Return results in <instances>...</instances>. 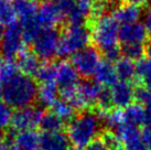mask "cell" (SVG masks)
<instances>
[{"mask_svg": "<svg viewBox=\"0 0 151 150\" xmlns=\"http://www.w3.org/2000/svg\"><path fill=\"white\" fill-rule=\"evenodd\" d=\"M101 1H104V2H106V1H108V0H101Z\"/></svg>", "mask_w": 151, "mask_h": 150, "instance_id": "cell-44", "label": "cell"}, {"mask_svg": "<svg viewBox=\"0 0 151 150\" xmlns=\"http://www.w3.org/2000/svg\"><path fill=\"white\" fill-rule=\"evenodd\" d=\"M61 35L55 28H41L34 38L33 52L38 58L50 60L59 53Z\"/></svg>", "mask_w": 151, "mask_h": 150, "instance_id": "cell-6", "label": "cell"}, {"mask_svg": "<svg viewBox=\"0 0 151 150\" xmlns=\"http://www.w3.org/2000/svg\"><path fill=\"white\" fill-rule=\"evenodd\" d=\"M24 42L20 25L13 23L12 25L7 27L2 32L0 49L6 58H12L17 54L19 55L23 51Z\"/></svg>", "mask_w": 151, "mask_h": 150, "instance_id": "cell-8", "label": "cell"}, {"mask_svg": "<svg viewBox=\"0 0 151 150\" xmlns=\"http://www.w3.org/2000/svg\"><path fill=\"white\" fill-rule=\"evenodd\" d=\"M4 85V100L10 107H29L38 95L37 84L30 76L19 73Z\"/></svg>", "mask_w": 151, "mask_h": 150, "instance_id": "cell-1", "label": "cell"}, {"mask_svg": "<svg viewBox=\"0 0 151 150\" xmlns=\"http://www.w3.org/2000/svg\"><path fill=\"white\" fill-rule=\"evenodd\" d=\"M42 83H55V64L44 62L40 65L38 73L35 75Z\"/></svg>", "mask_w": 151, "mask_h": 150, "instance_id": "cell-29", "label": "cell"}, {"mask_svg": "<svg viewBox=\"0 0 151 150\" xmlns=\"http://www.w3.org/2000/svg\"><path fill=\"white\" fill-rule=\"evenodd\" d=\"M4 98V85L0 82V100Z\"/></svg>", "mask_w": 151, "mask_h": 150, "instance_id": "cell-41", "label": "cell"}, {"mask_svg": "<svg viewBox=\"0 0 151 150\" xmlns=\"http://www.w3.org/2000/svg\"><path fill=\"white\" fill-rule=\"evenodd\" d=\"M101 116L92 112H85L72 119L67 129L71 144L78 149L87 147L96 139L101 130Z\"/></svg>", "mask_w": 151, "mask_h": 150, "instance_id": "cell-2", "label": "cell"}, {"mask_svg": "<svg viewBox=\"0 0 151 150\" xmlns=\"http://www.w3.org/2000/svg\"><path fill=\"white\" fill-rule=\"evenodd\" d=\"M1 39H2V31L0 30V43H1Z\"/></svg>", "mask_w": 151, "mask_h": 150, "instance_id": "cell-43", "label": "cell"}, {"mask_svg": "<svg viewBox=\"0 0 151 150\" xmlns=\"http://www.w3.org/2000/svg\"><path fill=\"white\" fill-rule=\"evenodd\" d=\"M113 17L117 20L118 23L125 25L138 22L139 18L141 17V10L137 6L125 4L115 9Z\"/></svg>", "mask_w": 151, "mask_h": 150, "instance_id": "cell-17", "label": "cell"}, {"mask_svg": "<svg viewBox=\"0 0 151 150\" xmlns=\"http://www.w3.org/2000/svg\"><path fill=\"white\" fill-rule=\"evenodd\" d=\"M70 138L61 130L53 133H44L41 136L42 150H70Z\"/></svg>", "mask_w": 151, "mask_h": 150, "instance_id": "cell-15", "label": "cell"}, {"mask_svg": "<svg viewBox=\"0 0 151 150\" xmlns=\"http://www.w3.org/2000/svg\"><path fill=\"white\" fill-rule=\"evenodd\" d=\"M136 67H137V64H134L132 60L126 56L119 58L115 63L116 73L120 81L130 82L136 76Z\"/></svg>", "mask_w": 151, "mask_h": 150, "instance_id": "cell-22", "label": "cell"}, {"mask_svg": "<svg viewBox=\"0 0 151 150\" xmlns=\"http://www.w3.org/2000/svg\"><path fill=\"white\" fill-rule=\"evenodd\" d=\"M136 98L138 100L139 104H141L145 108L151 107V88L140 87L136 91Z\"/></svg>", "mask_w": 151, "mask_h": 150, "instance_id": "cell-33", "label": "cell"}, {"mask_svg": "<svg viewBox=\"0 0 151 150\" xmlns=\"http://www.w3.org/2000/svg\"><path fill=\"white\" fill-rule=\"evenodd\" d=\"M65 19L56 1L45 0L39 6L37 21L41 28H54Z\"/></svg>", "mask_w": 151, "mask_h": 150, "instance_id": "cell-10", "label": "cell"}, {"mask_svg": "<svg viewBox=\"0 0 151 150\" xmlns=\"http://www.w3.org/2000/svg\"><path fill=\"white\" fill-rule=\"evenodd\" d=\"M94 7V0H75V9L68 17L71 25H83V21L93 14Z\"/></svg>", "mask_w": 151, "mask_h": 150, "instance_id": "cell-19", "label": "cell"}, {"mask_svg": "<svg viewBox=\"0 0 151 150\" xmlns=\"http://www.w3.org/2000/svg\"><path fill=\"white\" fill-rule=\"evenodd\" d=\"M16 146L20 150H39L41 148V136L32 129L21 131L16 137Z\"/></svg>", "mask_w": 151, "mask_h": 150, "instance_id": "cell-20", "label": "cell"}, {"mask_svg": "<svg viewBox=\"0 0 151 150\" xmlns=\"http://www.w3.org/2000/svg\"><path fill=\"white\" fill-rule=\"evenodd\" d=\"M4 150H20V149L14 145V146H9V147H7V148H4Z\"/></svg>", "mask_w": 151, "mask_h": 150, "instance_id": "cell-42", "label": "cell"}, {"mask_svg": "<svg viewBox=\"0 0 151 150\" xmlns=\"http://www.w3.org/2000/svg\"><path fill=\"white\" fill-rule=\"evenodd\" d=\"M127 4H132V6H137V7H140L147 2L148 0H124Z\"/></svg>", "mask_w": 151, "mask_h": 150, "instance_id": "cell-38", "label": "cell"}, {"mask_svg": "<svg viewBox=\"0 0 151 150\" xmlns=\"http://www.w3.org/2000/svg\"><path fill=\"white\" fill-rule=\"evenodd\" d=\"M101 63V53L93 46H86L85 49L72 55V65L75 67L78 75L84 77L94 76Z\"/></svg>", "mask_w": 151, "mask_h": 150, "instance_id": "cell-7", "label": "cell"}, {"mask_svg": "<svg viewBox=\"0 0 151 150\" xmlns=\"http://www.w3.org/2000/svg\"><path fill=\"white\" fill-rule=\"evenodd\" d=\"M91 41L89 30L83 25H70L61 35L58 55H74L85 49Z\"/></svg>", "mask_w": 151, "mask_h": 150, "instance_id": "cell-5", "label": "cell"}, {"mask_svg": "<svg viewBox=\"0 0 151 150\" xmlns=\"http://www.w3.org/2000/svg\"><path fill=\"white\" fill-rule=\"evenodd\" d=\"M40 65L41 63L39 62V58L34 54V52L23 50L19 54L18 66H19V70L24 75H28V76L37 75Z\"/></svg>", "mask_w": 151, "mask_h": 150, "instance_id": "cell-18", "label": "cell"}, {"mask_svg": "<svg viewBox=\"0 0 151 150\" xmlns=\"http://www.w3.org/2000/svg\"><path fill=\"white\" fill-rule=\"evenodd\" d=\"M136 76L140 81H142L145 86L151 88V62L149 60H140L137 63L136 67Z\"/></svg>", "mask_w": 151, "mask_h": 150, "instance_id": "cell-28", "label": "cell"}, {"mask_svg": "<svg viewBox=\"0 0 151 150\" xmlns=\"http://www.w3.org/2000/svg\"><path fill=\"white\" fill-rule=\"evenodd\" d=\"M148 38V32L143 23L136 22L131 25H125L120 27L119 41L122 46L126 45H143Z\"/></svg>", "mask_w": 151, "mask_h": 150, "instance_id": "cell-13", "label": "cell"}, {"mask_svg": "<svg viewBox=\"0 0 151 150\" xmlns=\"http://www.w3.org/2000/svg\"><path fill=\"white\" fill-rule=\"evenodd\" d=\"M122 145H124L125 150H149L148 146L143 140L142 135L131 138L126 142H124Z\"/></svg>", "mask_w": 151, "mask_h": 150, "instance_id": "cell-32", "label": "cell"}, {"mask_svg": "<svg viewBox=\"0 0 151 150\" xmlns=\"http://www.w3.org/2000/svg\"><path fill=\"white\" fill-rule=\"evenodd\" d=\"M40 126L42 127L44 133H53V131H60L63 127V120L59 118L54 112H44L42 120L40 123Z\"/></svg>", "mask_w": 151, "mask_h": 150, "instance_id": "cell-26", "label": "cell"}, {"mask_svg": "<svg viewBox=\"0 0 151 150\" xmlns=\"http://www.w3.org/2000/svg\"><path fill=\"white\" fill-rule=\"evenodd\" d=\"M17 13L12 0H0V27H9L16 23Z\"/></svg>", "mask_w": 151, "mask_h": 150, "instance_id": "cell-24", "label": "cell"}, {"mask_svg": "<svg viewBox=\"0 0 151 150\" xmlns=\"http://www.w3.org/2000/svg\"><path fill=\"white\" fill-rule=\"evenodd\" d=\"M64 17L68 18L75 9V0H56Z\"/></svg>", "mask_w": 151, "mask_h": 150, "instance_id": "cell-34", "label": "cell"}, {"mask_svg": "<svg viewBox=\"0 0 151 150\" xmlns=\"http://www.w3.org/2000/svg\"><path fill=\"white\" fill-rule=\"evenodd\" d=\"M119 31L120 27L117 20L109 14H103L96 18L93 25L92 37L96 46L105 54L111 50L119 49Z\"/></svg>", "mask_w": 151, "mask_h": 150, "instance_id": "cell-3", "label": "cell"}, {"mask_svg": "<svg viewBox=\"0 0 151 150\" xmlns=\"http://www.w3.org/2000/svg\"><path fill=\"white\" fill-rule=\"evenodd\" d=\"M20 73L18 63H16L11 58H4L0 60V82L4 84L9 79L14 77Z\"/></svg>", "mask_w": 151, "mask_h": 150, "instance_id": "cell-25", "label": "cell"}, {"mask_svg": "<svg viewBox=\"0 0 151 150\" xmlns=\"http://www.w3.org/2000/svg\"><path fill=\"white\" fill-rule=\"evenodd\" d=\"M143 25L147 30L148 34L151 35V6L146 10V12L143 14Z\"/></svg>", "mask_w": 151, "mask_h": 150, "instance_id": "cell-36", "label": "cell"}, {"mask_svg": "<svg viewBox=\"0 0 151 150\" xmlns=\"http://www.w3.org/2000/svg\"><path fill=\"white\" fill-rule=\"evenodd\" d=\"M4 133L0 131V150H4Z\"/></svg>", "mask_w": 151, "mask_h": 150, "instance_id": "cell-40", "label": "cell"}, {"mask_svg": "<svg viewBox=\"0 0 151 150\" xmlns=\"http://www.w3.org/2000/svg\"><path fill=\"white\" fill-rule=\"evenodd\" d=\"M52 107H53V112L63 121L70 120V119H72L74 117L75 108L66 100H58Z\"/></svg>", "mask_w": 151, "mask_h": 150, "instance_id": "cell-27", "label": "cell"}, {"mask_svg": "<svg viewBox=\"0 0 151 150\" xmlns=\"http://www.w3.org/2000/svg\"><path fill=\"white\" fill-rule=\"evenodd\" d=\"M12 4L17 13V17L20 19V25L38 22L37 13L39 6L37 0H12Z\"/></svg>", "mask_w": 151, "mask_h": 150, "instance_id": "cell-14", "label": "cell"}, {"mask_svg": "<svg viewBox=\"0 0 151 150\" xmlns=\"http://www.w3.org/2000/svg\"><path fill=\"white\" fill-rule=\"evenodd\" d=\"M94 79L97 83L101 86H109L111 87L114 84L118 82V76L116 73L115 64L109 61H101L98 69L94 74Z\"/></svg>", "mask_w": 151, "mask_h": 150, "instance_id": "cell-16", "label": "cell"}, {"mask_svg": "<svg viewBox=\"0 0 151 150\" xmlns=\"http://www.w3.org/2000/svg\"><path fill=\"white\" fill-rule=\"evenodd\" d=\"M146 54H147V60H149L151 62V44H149L146 49Z\"/></svg>", "mask_w": 151, "mask_h": 150, "instance_id": "cell-39", "label": "cell"}, {"mask_svg": "<svg viewBox=\"0 0 151 150\" xmlns=\"http://www.w3.org/2000/svg\"><path fill=\"white\" fill-rule=\"evenodd\" d=\"M84 150H109V147L103 139H95L87 147H85Z\"/></svg>", "mask_w": 151, "mask_h": 150, "instance_id": "cell-35", "label": "cell"}, {"mask_svg": "<svg viewBox=\"0 0 151 150\" xmlns=\"http://www.w3.org/2000/svg\"><path fill=\"white\" fill-rule=\"evenodd\" d=\"M13 112L11 107L7 104L0 103V129H4L11 124Z\"/></svg>", "mask_w": 151, "mask_h": 150, "instance_id": "cell-31", "label": "cell"}, {"mask_svg": "<svg viewBox=\"0 0 151 150\" xmlns=\"http://www.w3.org/2000/svg\"><path fill=\"white\" fill-rule=\"evenodd\" d=\"M124 120L127 124L139 127L145 125L146 119V108L141 104H131L125 109H122Z\"/></svg>", "mask_w": 151, "mask_h": 150, "instance_id": "cell-21", "label": "cell"}, {"mask_svg": "<svg viewBox=\"0 0 151 150\" xmlns=\"http://www.w3.org/2000/svg\"><path fill=\"white\" fill-rule=\"evenodd\" d=\"M55 83L60 86V91H65L78 85V73L72 63L60 61L55 64Z\"/></svg>", "mask_w": 151, "mask_h": 150, "instance_id": "cell-12", "label": "cell"}, {"mask_svg": "<svg viewBox=\"0 0 151 150\" xmlns=\"http://www.w3.org/2000/svg\"><path fill=\"white\" fill-rule=\"evenodd\" d=\"M113 106H116L118 109H125L132 104V100L136 97L132 84L126 81H118L109 89Z\"/></svg>", "mask_w": 151, "mask_h": 150, "instance_id": "cell-11", "label": "cell"}, {"mask_svg": "<svg viewBox=\"0 0 151 150\" xmlns=\"http://www.w3.org/2000/svg\"><path fill=\"white\" fill-rule=\"evenodd\" d=\"M37 97L40 104L43 106H53L58 100L56 83H42L38 88Z\"/></svg>", "mask_w": 151, "mask_h": 150, "instance_id": "cell-23", "label": "cell"}, {"mask_svg": "<svg viewBox=\"0 0 151 150\" xmlns=\"http://www.w3.org/2000/svg\"><path fill=\"white\" fill-rule=\"evenodd\" d=\"M141 135L149 150H151V126H145V129Z\"/></svg>", "mask_w": 151, "mask_h": 150, "instance_id": "cell-37", "label": "cell"}, {"mask_svg": "<svg viewBox=\"0 0 151 150\" xmlns=\"http://www.w3.org/2000/svg\"><path fill=\"white\" fill-rule=\"evenodd\" d=\"M104 88L96 81H84L78 83L76 87L61 91L64 100L68 102L75 109H86L97 104Z\"/></svg>", "mask_w": 151, "mask_h": 150, "instance_id": "cell-4", "label": "cell"}, {"mask_svg": "<svg viewBox=\"0 0 151 150\" xmlns=\"http://www.w3.org/2000/svg\"><path fill=\"white\" fill-rule=\"evenodd\" d=\"M44 115L42 109L35 107H24L19 108L16 112H13L11 119V128L14 131L21 133L25 130H31L35 126L40 125Z\"/></svg>", "mask_w": 151, "mask_h": 150, "instance_id": "cell-9", "label": "cell"}, {"mask_svg": "<svg viewBox=\"0 0 151 150\" xmlns=\"http://www.w3.org/2000/svg\"><path fill=\"white\" fill-rule=\"evenodd\" d=\"M122 52L126 58L132 61H140L146 50L143 45H126L122 46Z\"/></svg>", "mask_w": 151, "mask_h": 150, "instance_id": "cell-30", "label": "cell"}]
</instances>
